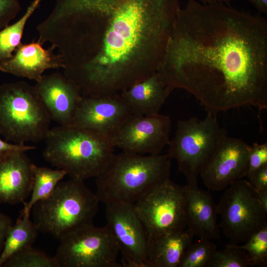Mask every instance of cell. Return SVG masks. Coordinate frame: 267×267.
<instances>
[{"instance_id": "6da1fadb", "label": "cell", "mask_w": 267, "mask_h": 267, "mask_svg": "<svg viewBox=\"0 0 267 267\" xmlns=\"http://www.w3.org/2000/svg\"><path fill=\"white\" fill-rule=\"evenodd\" d=\"M180 8L179 0H56L38 40L59 50L82 96L117 94L158 71Z\"/></svg>"}, {"instance_id": "7a4b0ae2", "label": "cell", "mask_w": 267, "mask_h": 267, "mask_svg": "<svg viewBox=\"0 0 267 267\" xmlns=\"http://www.w3.org/2000/svg\"><path fill=\"white\" fill-rule=\"evenodd\" d=\"M157 72L207 111L267 109V20L224 3L188 0Z\"/></svg>"}, {"instance_id": "3957f363", "label": "cell", "mask_w": 267, "mask_h": 267, "mask_svg": "<svg viewBox=\"0 0 267 267\" xmlns=\"http://www.w3.org/2000/svg\"><path fill=\"white\" fill-rule=\"evenodd\" d=\"M171 160L167 154L114 153L95 178V194L105 204L119 202L133 205L170 178Z\"/></svg>"}, {"instance_id": "277c9868", "label": "cell", "mask_w": 267, "mask_h": 267, "mask_svg": "<svg viewBox=\"0 0 267 267\" xmlns=\"http://www.w3.org/2000/svg\"><path fill=\"white\" fill-rule=\"evenodd\" d=\"M44 140V159L70 178L83 181L95 178L114 154L108 135L73 125L49 129Z\"/></svg>"}, {"instance_id": "5b68a950", "label": "cell", "mask_w": 267, "mask_h": 267, "mask_svg": "<svg viewBox=\"0 0 267 267\" xmlns=\"http://www.w3.org/2000/svg\"><path fill=\"white\" fill-rule=\"evenodd\" d=\"M84 181L71 178L60 181L49 196L34 205L33 222L39 231L59 239L78 228L93 224L100 201Z\"/></svg>"}, {"instance_id": "8992f818", "label": "cell", "mask_w": 267, "mask_h": 267, "mask_svg": "<svg viewBox=\"0 0 267 267\" xmlns=\"http://www.w3.org/2000/svg\"><path fill=\"white\" fill-rule=\"evenodd\" d=\"M51 120L35 86L23 81L0 86V134L7 141L44 140Z\"/></svg>"}, {"instance_id": "52a82bcc", "label": "cell", "mask_w": 267, "mask_h": 267, "mask_svg": "<svg viewBox=\"0 0 267 267\" xmlns=\"http://www.w3.org/2000/svg\"><path fill=\"white\" fill-rule=\"evenodd\" d=\"M227 135L217 114L208 111L202 120L193 117L178 120L167 155L174 159L188 184L198 186L200 173L223 139Z\"/></svg>"}, {"instance_id": "ba28073f", "label": "cell", "mask_w": 267, "mask_h": 267, "mask_svg": "<svg viewBox=\"0 0 267 267\" xmlns=\"http://www.w3.org/2000/svg\"><path fill=\"white\" fill-rule=\"evenodd\" d=\"M224 190L217 204L219 226L231 244L238 245L267 225V212L249 181L237 180Z\"/></svg>"}, {"instance_id": "9c48e42d", "label": "cell", "mask_w": 267, "mask_h": 267, "mask_svg": "<svg viewBox=\"0 0 267 267\" xmlns=\"http://www.w3.org/2000/svg\"><path fill=\"white\" fill-rule=\"evenodd\" d=\"M54 256L59 267H120L118 245L105 225L78 228L59 239Z\"/></svg>"}, {"instance_id": "30bf717a", "label": "cell", "mask_w": 267, "mask_h": 267, "mask_svg": "<svg viewBox=\"0 0 267 267\" xmlns=\"http://www.w3.org/2000/svg\"><path fill=\"white\" fill-rule=\"evenodd\" d=\"M148 239L186 228L182 186L169 178L133 205Z\"/></svg>"}, {"instance_id": "8fae6325", "label": "cell", "mask_w": 267, "mask_h": 267, "mask_svg": "<svg viewBox=\"0 0 267 267\" xmlns=\"http://www.w3.org/2000/svg\"><path fill=\"white\" fill-rule=\"evenodd\" d=\"M171 120L169 116L132 114L109 137L113 146L124 152L161 154L170 141Z\"/></svg>"}, {"instance_id": "7c38bea8", "label": "cell", "mask_w": 267, "mask_h": 267, "mask_svg": "<svg viewBox=\"0 0 267 267\" xmlns=\"http://www.w3.org/2000/svg\"><path fill=\"white\" fill-rule=\"evenodd\" d=\"M106 225L122 256V266L148 267V238L133 205L123 202L105 204Z\"/></svg>"}, {"instance_id": "4fadbf2b", "label": "cell", "mask_w": 267, "mask_h": 267, "mask_svg": "<svg viewBox=\"0 0 267 267\" xmlns=\"http://www.w3.org/2000/svg\"><path fill=\"white\" fill-rule=\"evenodd\" d=\"M251 147L239 138L225 136L200 173L205 185L209 190L222 191L246 177Z\"/></svg>"}, {"instance_id": "5bb4252c", "label": "cell", "mask_w": 267, "mask_h": 267, "mask_svg": "<svg viewBox=\"0 0 267 267\" xmlns=\"http://www.w3.org/2000/svg\"><path fill=\"white\" fill-rule=\"evenodd\" d=\"M132 114L119 94L82 96L71 125L90 129L109 136Z\"/></svg>"}, {"instance_id": "9a60e30c", "label": "cell", "mask_w": 267, "mask_h": 267, "mask_svg": "<svg viewBox=\"0 0 267 267\" xmlns=\"http://www.w3.org/2000/svg\"><path fill=\"white\" fill-rule=\"evenodd\" d=\"M35 87L51 119L61 126L71 125L82 97L75 85L64 75L53 73L43 75Z\"/></svg>"}, {"instance_id": "2e32d148", "label": "cell", "mask_w": 267, "mask_h": 267, "mask_svg": "<svg viewBox=\"0 0 267 267\" xmlns=\"http://www.w3.org/2000/svg\"><path fill=\"white\" fill-rule=\"evenodd\" d=\"M42 45L39 41L20 43L12 57L0 63V70L37 82L45 70L60 67L63 69L64 64L61 55L55 54L52 46L44 49Z\"/></svg>"}, {"instance_id": "e0dca14e", "label": "cell", "mask_w": 267, "mask_h": 267, "mask_svg": "<svg viewBox=\"0 0 267 267\" xmlns=\"http://www.w3.org/2000/svg\"><path fill=\"white\" fill-rule=\"evenodd\" d=\"M186 228L200 238L220 237L217 205L210 193L189 184L182 186Z\"/></svg>"}, {"instance_id": "ac0fdd59", "label": "cell", "mask_w": 267, "mask_h": 267, "mask_svg": "<svg viewBox=\"0 0 267 267\" xmlns=\"http://www.w3.org/2000/svg\"><path fill=\"white\" fill-rule=\"evenodd\" d=\"M33 164L25 152L0 160V203L25 202L32 191Z\"/></svg>"}, {"instance_id": "d6986e66", "label": "cell", "mask_w": 267, "mask_h": 267, "mask_svg": "<svg viewBox=\"0 0 267 267\" xmlns=\"http://www.w3.org/2000/svg\"><path fill=\"white\" fill-rule=\"evenodd\" d=\"M173 90L157 71L119 94L133 114L148 116L159 114Z\"/></svg>"}, {"instance_id": "ffe728a7", "label": "cell", "mask_w": 267, "mask_h": 267, "mask_svg": "<svg viewBox=\"0 0 267 267\" xmlns=\"http://www.w3.org/2000/svg\"><path fill=\"white\" fill-rule=\"evenodd\" d=\"M194 236L185 228L148 239V267H178Z\"/></svg>"}, {"instance_id": "44dd1931", "label": "cell", "mask_w": 267, "mask_h": 267, "mask_svg": "<svg viewBox=\"0 0 267 267\" xmlns=\"http://www.w3.org/2000/svg\"><path fill=\"white\" fill-rule=\"evenodd\" d=\"M30 213L22 214L8 231L0 254V267L15 253L32 246L39 230L30 218Z\"/></svg>"}, {"instance_id": "7402d4cb", "label": "cell", "mask_w": 267, "mask_h": 267, "mask_svg": "<svg viewBox=\"0 0 267 267\" xmlns=\"http://www.w3.org/2000/svg\"><path fill=\"white\" fill-rule=\"evenodd\" d=\"M33 185L31 198L28 202H23L24 208L21 215L30 213L34 205L49 196L58 183L67 175L63 170H53L47 167H38L33 164Z\"/></svg>"}, {"instance_id": "603a6c76", "label": "cell", "mask_w": 267, "mask_h": 267, "mask_svg": "<svg viewBox=\"0 0 267 267\" xmlns=\"http://www.w3.org/2000/svg\"><path fill=\"white\" fill-rule=\"evenodd\" d=\"M41 0H33L20 19L0 30V63L11 58L13 52L21 43L25 25L39 6Z\"/></svg>"}, {"instance_id": "cb8c5ba5", "label": "cell", "mask_w": 267, "mask_h": 267, "mask_svg": "<svg viewBox=\"0 0 267 267\" xmlns=\"http://www.w3.org/2000/svg\"><path fill=\"white\" fill-rule=\"evenodd\" d=\"M217 248L210 240L200 238L186 249L178 267H208Z\"/></svg>"}, {"instance_id": "d4e9b609", "label": "cell", "mask_w": 267, "mask_h": 267, "mask_svg": "<svg viewBox=\"0 0 267 267\" xmlns=\"http://www.w3.org/2000/svg\"><path fill=\"white\" fill-rule=\"evenodd\" d=\"M2 267H59V266L54 256H49L31 246L12 255Z\"/></svg>"}, {"instance_id": "484cf974", "label": "cell", "mask_w": 267, "mask_h": 267, "mask_svg": "<svg viewBox=\"0 0 267 267\" xmlns=\"http://www.w3.org/2000/svg\"><path fill=\"white\" fill-rule=\"evenodd\" d=\"M234 245L246 252L250 266H267V225L252 234L243 245Z\"/></svg>"}, {"instance_id": "4316f807", "label": "cell", "mask_w": 267, "mask_h": 267, "mask_svg": "<svg viewBox=\"0 0 267 267\" xmlns=\"http://www.w3.org/2000/svg\"><path fill=\"white\" fill-rule=\"evenodd\" d=\"M250 266L246 252L234 245H225V248L216 251L208 267H246Z\"/></svg>"}, {"instance_id": "83f0119b", "label": "cell", "mask_w": 267, "mask_h": 267, "mask_svg": "<svg viewBox=\"0 0 267 267\" xmlns=\"http://www.w3.org/2000/svg\"><path fill=\"white\" fill-rule=\"evenodd\" d=\"M267 164V143H255L249 152L246 177L249 178L257 170Z\"/></svg>"}, {"instance_id": "f1b7e54d", "label": "cell", "mask_w": 267, "mask_h": 267, "mask_svg": "<svg viewBox=\"0 0 267 267\" xmlns=\"http://www.w3.org/2000/svg\"><path fill=\"white\" fill-rule=\"evenodd\" d=\"M20 9L18 0H0V30L9 25Z\"/></svg>"}, {"instance_id": "f546056e", "label": "cell", "mask_w": 267, "mask_h": 267, "mask_svg": "<svg viewBox=\"0 0 267 267\" xmlns=\"http://www.w3.org/2000/svg\"><path fill=\"white\" fill-rule=\"evenodd\" d=\"M36 148L35 146L25 144H12L0 138V160L18 152H25Z\"/></svg>"}, {"instance_id": "4dcf8cb0", "label": "cell", "mask_w": 267, "mask_h": 267, "mask_svg": "<svg viewBox=\"0 0 267 267\" xmlns=\"http://www.w3.org/2000/svg\"><path fill=\"white\" fill-rule=\"evenodd\" d=\"M249 179L257 191H267V164L255 172Z\"/></svg>"}, {"instance_id": "1f68e13d", "label": "cell", "mask_w": 267, "mask_h": 267, "mask_svg": "<svg viewBox=\"0 0 267 267\" xmlns=\"http://www.w3.org/2000/svg\"><path fill=\"white\" fill-rule=\"evenodd\" d=\"M13 225L11 219L0 211V254L10 227Z\"/></svg>"}, {"instance_id": "d6a6232c", "label": "cell", "mask_w": 267, "mask_h": 267, "mask_svg": "<svg viewBox=\"0 0 267 267\" xmlns=\"http://www.w3.org/2000/svg\"><path fill=\"white\" fill-rule=\"evenodd\" d=\"M260 13L267 14V0H248Z\"/></svg>"}, {"instance_id": "836d02e7", "label": "cell", "mask_w": 267, "mask_h": 267, "mask_svg": "<svg viewBox=\"0 0 267 267\" xmlns=\"http://www.w3.org/2000/svg\"><path fill=\"white\" fill-rule=\"evenodd\" d=\"M257 194L260 204L264 209L267 212V191H257Z\"/></svg>"}, {"instance_id": "e575fe53", "label": "cell", "mask_w": 267, "mask_h": 267, "mask_svg": "<svg viewBox=\"0 0 267 267\" xmlns=\"http://www.w3.org/2000/svg\"><path fill=\"white\" fill-rule=\"evenodd\" d=\"M202 3H221L224 4H229L232 0H199Z\"/></svg>"}]
</instances>
